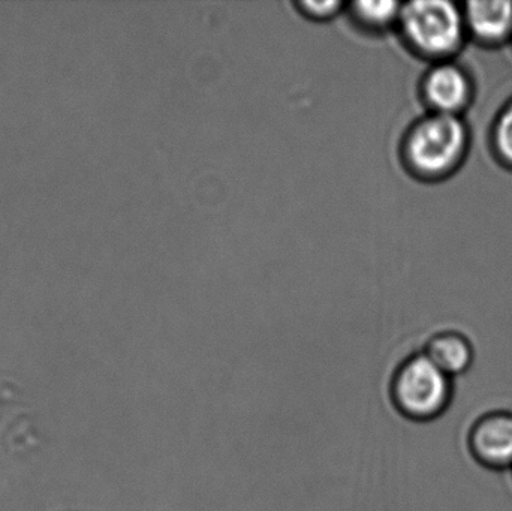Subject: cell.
Returning a JSON list of instances; mask_svg holds the SVG:
<instances>
[{"label": "cell", "mask_w": 512, "mask_h": 511, "mask_svg": "<svg viewBox=\"0 0 512 511\" xmlns=\"http://www.w3.org/2000/svg\"><path fill=\"white\" fill-rule=\"evenodd\" d=\"M454 380L424 353L403 360L390 381V399L397 413L411 422L427 423L447 413Z\"/></svg>", "instance_id": "1"}, {"label": "cell", "mask_w": 512, "mask_h": 511, "mask_svg": "<svg viewBox=\"0 0 512 511\" xmlns=\"http://www.w3.org/2000/svg\"><path fill=\"white\" fill-rule=\"evenodd\" d=\"M466 144L463 123L454 114L436 113L406 135L403 159L414 173L436 176L456 164Z\"/></svg>", "instance_id": "2"}, {"label": "cell", "mask_w": 512, "mask_h": 511, "mask_svg": "<svg viewBox=\"0 0 512 511\" xmlns=\"http://www.w3.org/2000/svg\"><path fill=\"white\" fill-rule=\"evenodd\" d=\"M399 26L412 48L427 56H442L459 45L463 18L454 3L418 0L402 5Z\"/></svg>", "instance_id": "3"}, {"label": "cell", "mask_w": 512, "mask_h": 511, "mask_svg": "<svg viewBox=\"0 0 512 511\" xmlns=\"http://www.w3.org/2000/svg\"><path fill=\"white\" fill-rule=\"evenodd\" d=\"M469 455L489 471H512V413L496 410L478 417L466 437Z\"/></svg>", "instance_id": "4"}, {"label": "cell", "mask_w": 512, "mask_h": 511, "mask_svg": "<svg viewBox=\"0 0 512 511\" xmlns=\"http://www.w3.org/2000/svg\"><path fill=\"white\" fill-rule=\"evenodd\" d=\"M423 353L453 380L468 374L475 362L474 347L465 335L457 332L433 336Z\"/></svg>", "instance_id": "5"}, {"label": "cell", "mask_w": 512, "mask_h": 511, "mask_svg": "<svg viewBox=\"0 0 512 511\" xmlns=\"http://www.w3.org/2000/svg\"><path fill=\"white\" fill-rule=\"evenodd\" d=\"M424 95L439 113L453 114L462 107L468 96L465 75L454 66H438L429 72L424 81Z\"/></svg>", "instance_id": "6"}, {"label": "cell", "mask_w": 512, "mask_h": 511, "mask_svg": "<svg viewBox=\"0 0 512 511\" xmlns=\"http://www.w3.org/2000/svg\"><path fill=\"white\" fill-rule=\"evenodd\" d=\"M466 20L475 35L484 39H501L512 26V2H471L466 8Z\"/></svg>", "instance_id": "7"}, {"label": "cell", "mask_w": 512, "mask_h": 511, "mask_svg": "<svg viewBox=\"0 0 512 511\" xmlns=\"http://www.w3.org/2000/svg\"><path fill=\"white\" fill-rule=\"evenodd\" d=\"M402 5L393 0L385 2H354L348 6L352 23L367 33H381L399 23Z\"/></svg>", "instance_id": "8"}, {"label": "cell", "mask_w": 512, "mask_h": 511, "mask_svg": "<svg viewBox=\"0 0 512 511\" xmlns=\"http://www.w3.org/2000/svg\"><path fill=\"white\" fill-rule=\"evenodd\" d=\"M298 11L306 15L310 20L324 21L333 18L340 9L343 8L342 2L330 0V2H298Z\"/></svg>", "instance_id": "9"}, {"label": "cell", "mask_w": 512, "mask_h": 511, "mask_svg": "<svg viewBox=\"0 0 512 511\" xmlns=\"http://www.w3.org/2000/svg\"><path fill=\"white\" fill-rule=\"evenodd\" d=\"M496 143L502 156L512 161V105L504 111L496 131Z\"/></svg>", "instance_id": "10"}]
</instances>
